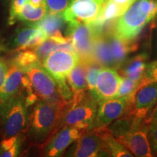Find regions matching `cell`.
Segmentation results:
<instances>
[{"instance_id":"cell-1","label":"cell","mask_w":157,"mask_h":157,"mask_svg":"<svg viewBox=\"0 0 157 157\" xmlns=\"http://www.w3.org/2000/svg\"><path fill=\"white\" fill-rule=\"evenodd\" d=\"M151 118H141L134 113L123 115L108 126L117 140L135 156H154L148 138L149 123Z\"/></svg>"},{"instance_id":"cell-2","label":"cell","mask_w":157,"mask_h":157,"mask_svg":"<svg viewBox=\"0 0 157 157\" xmlns=\"http://www.w3.org/2000/svg\"><path fill=\"white\" fill-rule=\"evenodd\" d=\"M156 16L157 0H137L116 20L111 31L119 38L132 42Z\"/></svg>"},{"instance_id":"cell-3","label":"cell","mask_w":157,"mask_h":157,"mask_svg":"<svg viewBox=\"0 0 157 157\" xmlns=\"http://www.w3.org/2000/svg\"><path fill=\"white\" fill-rule=\"evenodd\" d=\"M98 104L99 102L90 90L74 94L62 113L59 129L64 126L76 127L84 130L93 128Z\"/></svg>"},{"instance_id":"cell-4","label":"cell","mask_w":157,"mask_h":157,"mask_svg":"<svg viewBox=\"0 0 157 157\" xmlns=\"http://www.w3.org/2000/svg\"><path fill=\"white\" fill-rule=\"evenodd\" d=\"M23 85L27 93H34L39 100L56 104L62 109L63 113L69 102L60 97L56 80L50 75L41 63L36 64L25 71Z\"/></svg>"},{"instance_id":"cell-5","label":"cell","mask_w":157,"mask_h":157,"mask_svg":"<svg viewBox=\"0 0 157 157\" xmlns=\"http://www.w3.org/2000/svg\"><path fill=\"white\" fill-rule=\"evenodd\" d=\"M63 113L62 109L56 104L39 100L29 117V135L33 140L41 142L59 129Z\"/></svg>"},{"instance_id":"cell-6","label":"cell","mask_w":157,"mask_h":157,"mask_svg":"<svg viewBox=\"0 0 157 157\" xmlns=\"http://www.w3.org/2000/svg\"><path fill=\"white\" fill-rule=\"evenodd\" d=\"M25 97L21 93L2 101L0 122L4 138L18 136L29 124Z\"/></svg>"},{"instance_id":"cell-7","label":"cell","mask_w":157,"mask_h":157,"mask_svg":"<svg viewBox=\"0 0 157 157\" xmlns=\"http://www.w3.org/2000/svg\"><path fill=\"white\" fill-rule=\"evenodd\" d=\"M66 30V36L71 41L73 48L78 54L80 61L87 63L93 60L94 44L101 36L90 23L69 21Z\"/></svg>"},{"instance_id":"cell-8","label":"cell","mask_w":157,"mask_h":157,"mask_svg":"<svg viewBox=\"0 0 157 157\" xmlns=\"http://www.w3.org/2000/svg\"><path fill=\"white\" fill-rule=\"evenodd\" d=\"M106 127H93L84 131L78 138L75 148L68 156L76 157L110 156L106 149L104 137Z\"/></svg>"},{"instance_id":"cell-9","label":"cell","mask_w":157,"mask_h":157,"mask_svg":"<svg viewBox=\"0 0 157 157\" xmlns=\"http://www.w3.org/2000/svg\"><path fill=\"white\" fill-rule=\"evenodd\" d=\"M134 95L127 98H114L99 102L93 127H107L126 113L132 111Z\"/></svg>"},{"instance_id":"cell-10","label":"cell","mask_w":157,"mask_h":157,"mask_svg":"<svg viewBox=\"0 0 157 157\" xmlns=\"http://www.w3.org/2000/svg\"><path fill=\"white\" fill-rule=\"evenodd\" d=\"M79 61V57L75 51L57 50L44 59L42 65L56 81H59L66 79Z\"/></svg>"},{"instance_id":"cell-11","label":"cell","mask_w":157,"mask_h":157,"mask_svg":"<svg viewBox=\"0 0 157 157\" xmlns=\"http://www.w3.org/2000/svg\"><path fill=\"white\" fill-rule=\"evenodd\" d=\"M103 2L101 0H69L63 17L66 22L90 23L98 17Z\"/></svg>"},{"instance_id":"cell-12","label":"cell","mask_w":157,"mask_h":157,"mask_svg":"<svg viewBox=\"0 0 157 157\" xmlns=\"http://www.w3.org/2000/svg\"><path fill=\"white\" fill-rule=\"evenodd\" d=\"M84 129L76 127L64 126L58 129L52 135L44 147L43 154L44 156L56 157L61 154L70 145L82 135Z\"/></svg>"},{"instance_id":"cell-13","label":"cell","mask_w":157,"mask_h":157,"mask_svg":"<svg viewBox=\"0 0 157 157\" xmlns=\"http://www.w3.org/2000/svg\"><path fill=\"white\" fill-rule=\"evenodd\" d=\"M121 76L114 68L102 67L98 74L95 90L91 92L98 102L114 98L119 90Z\"/></svg>"},{"instance_id":"cell-14","label":"cell","mask_w":157,"mask_h":157,"mask_svg":"<svg viewBox=\"0 0 157 157\" xmlns=\"http://www.w3.org/2000/svg\"><path fill=\"white\" fill-rule=\"evenodd\" d=\"M157 103V82L143 84L135 94L132 113L141 118L151 117Z\"/></svg>"},{"instance_id":"cell-15","label":"cell","mask_w":157,"mask_h":157,"mask_svg":"<svg viewBox=\"0 0 157 157\" xmlns=\"http://www.w3.org/2000/svg\"><path fill=\"white\" fill-rule=\"evenodd\" d=\"M148 56L146 53L137 55L133 58L125 60L119 67V74L123 77H126L135 82L144 80L147 68V60Z\"/></svg>"},{"instance_id":"cell-16","label":"cell","mask_w":157,"mask_h":157,"mask_svg":"<svg viewBox=\"0 0 157 157\" xmlns=\"http://www.w3.org/2000/svg\"><path fill=\"white\" fill-rule=\"evenodd\" d=\"M109 42L111 54L117 66V69L126 60V58L130 52L136 51L138 44L135 41L128 42L116 36L111 30L105 34Z\"/></svg>"},{"instance_id":"cell-17","label":"cell","mask_w":157,"mask_h":157,"mask_svg":"<svg viewBox=\"0 0 157 157\" xmlns=\"http://www.w3.org/2000/svg\"><path fill=\"white\" fill-rule=\"evenodd\" d=\"M24 75L25 73L22 69L10 62L5 84L0 92V100L2 101L20 93V90L23 87V79Z\"/></svg>"},{"instance_id":"cell-18","label":"cell","mask_w":157,"mask_h":157,"mask_svg":"<svg viewBox=\"0 0 157 157\" xmlns=\"http://www.w3.org/2000/svg\"><path fill=\"white\" fill-rule=\"evenodd\" d=\"M66 22L63 13H48L40 21L30 25L42 31L48 37H60L63 36L62 30Z\"/></svg>"},{"instance_id":"cell-19","label":"cell","mask_w":157,"mask_h":157,"mask_svg":"<svg viewBox=\"0 0 157 157\" xmlns=\"http://www.w3.org/2000/svg\"><path fill=\"white\" fill-rule=\"evenodd\" d=\"M93 59L103 67H109L117 69V66L111 54L109 42L105 35H101L95 39L94 44Z\"/></svg>"},{"instance_id":"cell-20","label":"cell","mask_w":157,"mask_h":157,"mask_svg":"<svg viewBox=\"0 0 157 157\" xmlns=\"http://www.w3.org/2000/svg\"><path fill=\"white\" fill-rule=\"evenodd\" d=\"M35 52L37 57L42 63L44 61L45 58L50 55L51 52L57 50H74L72 45L71 41L67 43H60L58 41L55 40L51 37H48L44 42L36 46V48L31 49Z\"/></svg>"},{"instance_id":"cell-21","label":"cell","mask_w":157,"mask_h":157,"mask_svg":"<svg viewBox=\"0 0 157 157\" xmlns=\"http://www.w3.org/2000/svg\"><path fill=\"white\" fill-rule=\"evenodd\" d=\"M66 80L74 94L88 90L87 80H86L85 63L79 61L68 74Z\"/></svg>"},{"instance_id":"cell-22","label":"cell","mask_w":157,"mask_h":157,"mask_svg":"<svg viewBox=\"0 0 157 157\" xmlns=\"http://www.w3.org/2000/svg\"><path fill=\"white\" fill-rule=\"evenodd\" d=\"M105 141L106 149L110 156L113 157H133V155L122 143L117 140L110 132L109 127H106L105 132Z\"/></svg>"},{"instance_id":"cell-23","label":"cell","mask_w":157,"mask_h":157,"mask_svg":"<svg viewBox=\"0 0 157 157\" xmlns=\"http://www.w3.org/2000/svg\"><path fill=\"white\" fill-rule=\"evenodd\" d=\"M47 13H48L47 6L34 7L30 3L27 2L20 12L17 21L34 23L40 21Z\"/></svg>"},{"instance_id":"cell-24","label":"cell","mask_w":157,"mask_h":157,"mask_svg":"<svg viewBox=\"0 0 157 157\" xmlns=\"http://www.w3.org/2000/svg\"><path fill=\"white\" fill-rule=\"evenodd\" d=\"M11 62L18 66L23 71L34 65L42 64L34 51L29 49L23 50L22 52L17 54Z\"/></svg>"},{"instance_id":"cell-25","label":"cell","mask_w":157,"mask_h":157,"mask_svg":"<svg viewBox=\"0 0 157 157\" xmlns=\"http://www.w3.org/2000/svg\"><path fill=\"white\" fill-rule=\"evenodd\" d=\"M146 83L147 82L145 81V79L143 81L135 82L122 76L120 85L115 98H127L135 95L140 86Z\"/></svg>"},{"instance_id":"cell-26","label":"cell","mask_w":157,"mask_h":157,"mask_svg":"<svg viewBox=\"0 0 157 157\" xmlns=\"http://www.w3.org/2000/svg\"><path fill=\"white\" fill-rule=\"evenodd\" d=\"M39 29L30 25V27L22 29L17 33L14 39V44L18 48L19 50H27L29 49L31 41L37 34Z\"/></svg>"},{"instance_id":"cell-27","label":"cell","mask_w":157,"mask_h":157,"mask_svg":"<svg viewBox=\"0 0 157 157\" xmlns=\"http://www.w3.org/2000/svg\"><path fill=\"white\" fill-rule=\"evenodd\" d=\"M84 63L86 66V80H87L88 90L90 92H93L95 90L98 74L103 66L96 62L95 60Z\"/></svg>"},{"instance_id":"cell-28","label":"cell","mask_w":157,"mask_h":157,"mask_svg":"<svg viewBox=\"0 0 157 157\" xmlns=\"http://www.w3.org/2000/svg\"><path fill=\"white\" fill-rule=\"evenodd\" d=\"M148 138L153 155L157 156V118H151L149 123Z\"/></svg>"},{"instance_id":"cell-29","label":"cell","mask_w":157,"mask_h":157,"mask_svg":"<svg viewBox=\"0 0 157 157\" xmlns=\"http://www.w3.org/2000/svg\"><path fill=\"white\" fill-rule=\"evenodd\" d=\"M27 2L28 0H12L8 18L10 25H13L16 22L20 12Z\"/></svg>"},{"instance_id":"cell-30","label":"cell","mask_w":157,"mask_h":157,"mask_svg":"<svg viewBox=\"0 0 157 157\" xmlns=\"http://www.w3.org/2000/svg\"><path fill=\"white\" fill-rule=\"evenodd\" d=\"M69 0H46L48 13H63L67 8Z\"/></svg>"},{"instance_id":"cell-31","label":"cell","mask_w":157,"mask_h":157,"mask_svg":"<svg viewBox=\"0 0 157 157\" xmlns=\"http://www.w3.org/2000/svg\"><path fill=\"white\" fill-rule=\"evenodd\" d=\"M144 79L146 82H157V60L148 64Z\"/></svg>"},{"instance_id":"cell-32","label":"cell","mask_w":157,"mask_h":157,"mask_svg":"<svg viewBox=\"0 0 157 157\" xmlns=\"http://www.w3.org/2000/svg\"><path fill=\"white\" fill-rule=\"evenodd\" d=\"M17 142H19L18 136H14L10 137H6L2 140L0 143V153L9 150L13 147Z\"/></svg>"},{"instance_id":"cell-33","label":"cell","mask_w":157,"mask_h":157,"mask_svg":"<svg viewBox=\"0 0 157 157\" xmlns=\"http://www.w3.org/2000/svg\"><path fill=\"white\" fill-rule=\"evenodd\" d=\"M7 70H8V67L6 65L5 62L0 59V92L5 84L6 77H7Z\"/></svg>"},{"instance_id":"cell-34","label":"cell","mask_w":157,"mask_h":157,"mask_svg":"<svg viewBox=\"0 0 157 157\" xmlns=\"http://www.w3.org/2000/svg\"><path fill=\"white\" fill-rule=\"evenodd\" d=\"M20 150V141L9 150L0 153V157H14L18 155Z\"/></svg>"},{"instance_id":"cell-35","label":"cell","mask_w":157,"mask_h":157,"mask_svg":"<svg viewBox=\"0 0 157 157\" xmlns=\"http://www.w3.org/2000/svg\"><path fill=\"white\" fill-rule=\"evenodd\" d=\"M113 2L118 4L119 5L122 6L126 9H128L129 6H131L137 0H111Z\"/></svg>"},{"instance_id":"cell-36","label":"cell","mask_w":157,"mask_h":157,"mask_svg":"<svg viewBox=\"0 0 157 157\" xmlns=\"http://www.w3.org/2000/svg\"><path fill=\"white\" fill-rule=\"evenodd\" d=\"M28 2L34 6V7L47 6L46 0H28Z\"/></svg>"},{"instance_id":"cell-37","label":"cell","mask_w":157,"mask_h":157,"mask_svg":"<svg viewBox=\"0 0 157 157\" xmlns=\"http://www.w3.org/2000/svg\"><path fill=\"white\" fill-rule=\"evenodd\" d=\"M151 118H157V103L151 113Z\"/></svg>"},{"instance_id":"cell-38","label":"cell","mask_w":157,"mask_h":157,"mask_svg":"<svg viewBox=\"0 0 157 157\" xmlns=\"http://www.w3.org/2000/svg\"><path fill=\"white\" fill-rule=\"evenodd\" d=\"M101 1H102V2H105V0H101Z\"/></svg>"}]
</instances>
